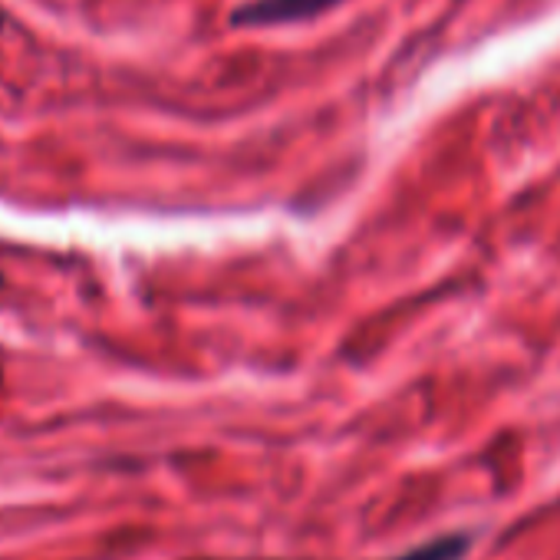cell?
I'll return each mask as SVG.
<instances>
[{
    "instance_id": "3",
    "label": "cell",
    "mask_w": 560,
    "mask_h": 560,
    "mask_svg": "<svg viewBox=\"0 0 560 560\" xmlns=\"http://www.w3.org/2000/svg\"><path fill=\"white\" fill-rule=\"evenodd\" d=\"M0 24H4V18H0Z\"/></svg>"
},
{
    "instance_id": "2",
    "label": "cell",
    "mask_w": 560,
    "mask_h": 560,
    "mask_svg": "<svg viewBox=\"0 0 560 560\" xmlns=\"http://www.w3.org/2000/svg\"><path fill=\"white\" fill-rule=\"evenodd\" d=\"M468 537L465 534H448V537H435L422 547H412L399 557H389V560H462L465 550H468Z\"/></svg>"
},
{
    "instance_id": "1",
    "label": "cell",
    "mask_w": 560,
    "mask_h": 560,
    "mask_svg": "<svg viewBox=\"0 0 560 560\" xmlns=\"http://www.w3.org/2000/svg\"><path fill=\"white\" fill-rule=\"evenodd\" d=\"M337 0H250V4L234 11L237 27H277L317 18L320 11L334 8Z\"/></svg>"
}]
</instances>
